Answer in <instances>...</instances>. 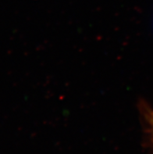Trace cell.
Segmentation results:
<instances>
[{
  "label": "cell",
  "instance_id": "6da1fadb",
  "mask_svg": "<svg viewBox=\"0 0 153 154\" xmlns=\"http://www.w3.org/2000/svg\"><path fill=\"white\" fill-rule=\"evenodd\" d=\"M138 109L144 121L146 133L148 136L150 143L153 146V109L143 100L139 102Z\"/></svg>",
  "mask_w": 153,
  "mask_h": 154
}]
</instances>
